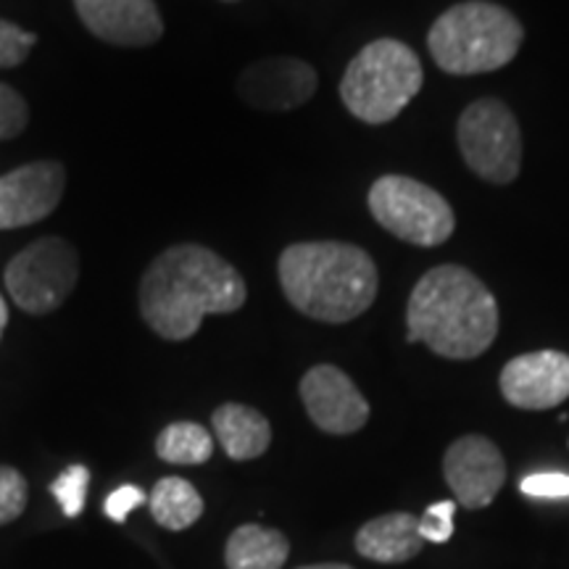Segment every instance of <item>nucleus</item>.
Returning <instances> with one entry per match:
<instances>
[{
  "label": "nucleus",
  "instance_id": "f257e3e1",
  "mask_svg": "<svg viewBox=\"0 0 569 569\" xmlns=\"http://www.w3.org/2000/svg\"><path fill=\"white\" fill-rule=\"evenodd\" d=\"M248 298L243 274L198 243H180L156 256L140 277V315L163 340H190L203 317L232 315Z\"/></svg>",
  "mask_w": 569,
  "mask_h": 569
},
{
  "label": "nucleus",
  "instance_id": "f03ea898",
  "mask_svg": "<svg viewBox=\"0 0 569 569\" xmlns=\"http://www.w3.org/2000/svg\"><path fill=\"white\" fill-rule=\"evenodd\" d=\"M498 301L478 274L440 264L419 277L407 303V340L453 361L478 359L498 336Z\"/></svg>",
  "mask_w": 569,
  "mask_h": 569
},
{
  "label": "nucleus",
  "instance_id": "7ed1b4c3",
  "mask_svg": "<svg viewBox=\"0 0 569 569\" xmlns=\"http://www.w3.org/2000/svg\"><path fill=\"white\" fill-rule=\"evenodd\" d=\"M277 277L296 311L327 325L361 317L380 290L372 256L340 240L288 246L277 261Z\"/></svg>",
  "mask_w": 569,
  "mask_h": 569
},
{
  "label": "nucleus",
  "instance_id": "20e7f679",
  "mask_svg": "<svg viewBox=\"0 0 569 569\" xmlns=\"http://www.w3.org/2000/svg\"><path fill=\"white\" fill-rule=\"evenodd\" d=\"M525 30L515 13L488 0H467L440 13L427 32L432 61L446 74L472 77L515 61Z\"/></svg>",
  "mask_w": 569,
  "mask_h": 569
},
{
  "label": "nucleus",
  "instance_id": "39448f33",
  "mask_svg": "<svg viewBox=\"0 0 569 569\" xmlns=\"http://www.w3.org/2000/svg\"><path fill=\"white\" fill-rule=\"evenodd\" d=\"M425 84L419 56L407 42L380 38L361 48L340 80V101L359 122L388 124Z\"/></svg>",
  "mask_w": 569,
  "mask_h": 569
},
{
  "label": "nucleus",
  "instance_id": "423d86ee",
  "mask_svg": "<svg viewBox=\"0 0 569 569\" xmlns=\"http://www.w3.org/2000/svg\"><path fill=\"white\" fill-rule=\"evenodd\" d=\"M369 211L375 222L403 243L419 248L443 246L457 230L451 203L430 184L403 174H386L369 188Z\"/></svg>",
  "mask_w": 569,
  "mask_h": 569
},
{
  "label": "nucleus",
  "instance_id": "0eeeda50",
  "mask_svg": "<svg viewBox=\"0 0 569 569\" xmlns=\"http://www.w3.org/2000/svg\"><path fill=\"white\" fill-rule=\"evenodd\" d=\"M461 159L480 180L509 184L522 169V132L517 117L498 98L469 103L457 124Z\"/></svg>",
  "mask_w": 569,
  "mask_h": 569
},
{
  "label": "nucleus",
  "instance_id": "6e6552de",
  "mask_svg": "<svg viewBox=\"0 0 569 569\" xmlns=\"http://www.w3.org/2000/svg\"><path fill=\"white\" fill-rule=\"evenodd\" d=\"M6 290L27 315H51L80 280V253L61 238H40L6 267Z\"/></svg>",
  "mask_w": 569,
  "mask_h": 569
},
{
  "label": "nucleus",
  "instance_id": "1a4fd4ad",
  "mask_svg": "<svg viewBox=\"0 0 569 569\" xmlns=\"http://www.w3.org/2000/svg\"><path fill=\"white\" fill-rule=\"evenodd\" d=\"M448 488L465 509H486L507 482L501 448L486 436H465L448 446L443 457Z\"/></svg>",
  "mask_w": 569,
  "mask_h": 569
},
{
  "label": "nucleus",
  "instance_id": "9d476101",
  "mask_svg": "<svg viewBox=\"0 0 569 569\" xmlns=\"http://www.w3.org/2000/svg\"><path fill=\"white\" fill-rule=\"evenodd\" d=\"M67 172L59 161L42 159L24 163L0 177V230L30 227L59 209Z\"/></svg>",
  "mask_w": 569,
  "mask_h": 569
},
{
  "label": "nucleus",
  "instance_id": "9b49d317",
  "mask_svg": "<svg viewBox=\"0 0 569 569\" xmlns=\"http://www.w3.org/2000/svg\"><path fill=\"white\" fill-rule=\"evenodd\" d=\"M301 401L311 422L330 436H351L369 422V403L343 369L311 367L301 380Z\"/></svg>",
  "mask_w": 569,
  "mask_h": 569
},
{
  "label": "nucleus",
  "instance_id": "f8f14e48",
  "mask_svg": "<svg viewBox=\"0 0 569 569\" xmlns=\"http://www.w3.org/2000/svg\"><path fill=\"white\" fill-rule=\"evenodd\" d=\"M317 88L319 77L315 67L293 56L256 61L238 80V96L243 103L261 111H293L309 103Z\"/></svg>",
  "mask_w": 569,
  "mask_h": 569
},
{
  "label": "nucleus",
  "instance_id": "ddd939ff",
  "mask_svg": "<svg viewBox=\"0 0 569 569\" xmlns=\"http://www.w3.org/2000/svg\"><path fill=\"white\" fill-rule=\"evenodd\" d=\"M507 403L525 411H546L569 398V353L532 351L515 356L498 377Z\"/></svg>",
  "mask_w": 569,
  "mask_h": 569
},
{
  "label": "nucleus",
  "instance_id": "4468645a",
  "mask_svg": "<svg viewBox=\"0 0 569 569\" xmlns=\"http://www.w3.org/2000/svg\"><path fill=\"white\" fill-rule=\"evenodd\" d=\"M82 24L111 46H153L163 34L161 13L153 0H74Z\"/></svg>",
  "mask_w": 569,
  "mask_h": 569
},
{
  "label": "nucleus",
  "instance_id": "2eb2a0df",
  "mask_svg": "<svg viewBox=\"0 0 569 569\" xmlns=\"http://www.w3.org/2000/svg\"><path fill=\"white\" fill-rule=\"evenodd\" d=\"M422 543L419 517L409 511L375 517L356 532V551L369 561H380V565H401V561L415 559L422 551Z\"/></svg>",
  "mask_w": 569,
  "mask_h": 569
},
{
  "label": "nucleus",
  "instance_id": "dca6fc26",
  "mask_svg": "<svg viewBox=\"0 0 569 569\" xmlns=\"http://www.w3.org/2000/svg\"><path fill=\"white\" fill-rule=\"evenodd\" d=\"M213 436L232 461H251L267 453L272 443V427L259 409L246 403H222L211 415Z\"/></svg>",
  "mask_w": 569,
  "mask_h": 569
},
{
  "label": "nucleus",
  "instance_id": "f3484780",
  "mask_svg": "<svg viewBox=\"0 0 569 569\" xmlns=\"http://www.w3.org/2000/svg\"><path fill=\"white\" fill-rule=\"evenodd\" d=\"M288 557V538L261 525H240L224 549L227 569H280Z\"/></svg>",
  "mask_w": 569,
  "mask_h": 569
},
{
  "label": "nucleus",
  "instance_id": "a211bd4d",
  "mask_svg": "<svg viewBox=\"0 0 569 569\" xmlns=\"http://www.w3.org/2000/svg\"><path fill=\"white\" fill-rule=\"evenodd\" d=\"M148 507L161 528L167 530H188L203 515V498L193 482L182 478H161L156 482Z\"/></svg>",
  "mask_w": 569,
  "mask_h": 569
},
{
  "label": "nucleus",
  "instance_id": "6ab92c4d",
  "mask_svg": "<svg viewBox=\"0 0 569 569\" xmlns=\"http://www.w3.org/2000/svg\"><path fill=\"white\" fill-rule=\"evenodd\" d=\"M156 453L169 465H203L213 453V438L198 422H172L156 438Z\"/></svg>",
  "mask_w": 569,
  "mask_h": 569
},
{
  "label": "nucleus",
  "instance_id": "aec40b11",
  "mask_svg": "<svg viewBox=\"0 0 569 569\" xmlns=\"http://www.w3.org/2000/svg\"><path fill=\"white\" fill-rule=\"evenodd\" d=\"M88 488H90V469L84 465H71L63 469L51 482V493L56 496V501L61 503L63 515L69 519L80 517L84 509V498H88Z\"/></svg>",
  "mask_w": 569,
  "mask_h": 569
},
{
  "label": "nucleus",
  "instance_id": "412c9836",
  "mask_svg": "<svg viewBox=\"0 0 569 569\" xmlns=\"http://www.w3.org/2000/svg\"><path fill=\"white\" fill-rule=\"evenodd\" d=\"M27 480L19 469L0 465V525L19 519L27 509Z\"/></svg>",
  "mask_w": 569,
  "mask_h": 569
},
{
  "label": "nucleus",
  "instance_id": "4be33fe9",
  "mask_svg": "<svg viewBox=\"0 0 569 569\" xmlns=\"http://www.w3.org/2000/svg\"><path fill=\"white\" fill-rule=\"evenodd\" d=\"M34 42H38V34L0 19V69H13L19 63H24L34 48Z\"/></svg>",
  "mask_w": 569,
  "mask_h": 569
},
{
  "label": "nucleus",
  "instance_id": "5701e85b",
  "mask_svg": "<svg viewBox=\"0 0 569 569\" xmlns=\"http://www.w3.org/2000/svg\"><path fill=\"white\" fill-rule=\"evenodd\" d=\"M30 124V106L17 90L0 82V140H11Z\"/></svg>",
  "mask_w": 569,
  "mask_h": 569
},
{
  "label": "nucleus",
  "instance_id": "b1692460",
  "mask_svg": "<svg viewBox=\"0 0 569 569\" xmlns=\"http://www.w3.org/2000/svg\"><path fill=\"white\" fill-rule=\"evenodd\" d=\"M453 511H457V501H438L425 511L419 519V536L430 543H446L453 536Z\"/></svg>",
  "mask_w": 569,
  "mask_h": 569
},
{
  "label": "nucleus",
  "instance_id": "393cba45",
  "mask_svg": "<svg viewBox=\"0 0 569 569\" xmlns=\"http://www.w3.org/2000/svg\"><path fill=\"white\" fill-rule=\"evenodd\" d=\"M525 496L532 498H567L569 496V475L561 472H538L528 475L519 482Z\"/></svg>",
  "mask_w": 569,
  "mask_h": 569
},
{
  "label": "nucleus",
  "instance_id": "a878e982",
  "mask_svg": "<svg viewBox=\"0 0 569 569\" xmlns=\"http://www.w3.org/2000/svg\"><path fill=\"white\" fill-rule=\"evenodd\" d=\"M146 503V490L138 486H122L106 498V515H109L113 522H124L130 517L132 509H138Z\"/></svg>",
  "mask_w": 569,
  "mask_h": 569
},
{
  "label": "nucleus",
  "instance_id": "bb28decb",
  "mask_svg": "<svg viewBox=\"0 0 569 569\" xmlns=\"http://www.w3.org/2000/svg\"><path fill=\"white\" fill-rule=\"evenodd\" d=\"M6 325H9V306H6V298L0 296V338H3Z\"/></svg>",
  "mask_w": 569,
  "mask_h": 569
},
{
  "label": "nucleus",
  "instance_id": "cd10ccee",
  "mask_svg": "<svg viewBox=\"0 0 569 569\" xmlns=\"http://www.w3.org/2000/svg\"><path fill=\"white\" fill-rule=\"evenodd\" d=\"M298 569H356V567H351V565H306V567H298Z\"/></svg>",
  "mask_w": 569,
  "mask_h": 569
},
{
  "label": "nucleus",
  "instance_id": "c85d7f7f",
  "mask_svg": "<svg viewBox=\"0 0 569 569\" xmlns=\"http://www.w3.org/2000/svg\"><path fill=\"white\" fill-rule=\"evenodd\" d=\"M227 3H234V0H227Z\"/></svg>",
  "mask_w": 569,
  "mask_h": 569
}]
</instances>
